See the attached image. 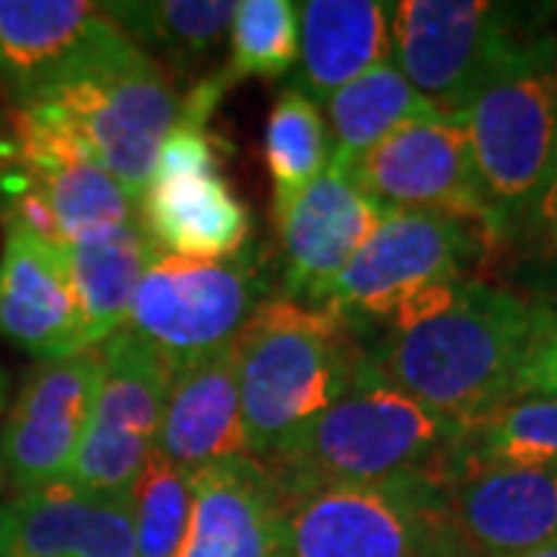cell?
<instances>
[{
	"mask_svg": "<svg viewBox=\"0 0 557 557\" xmlns=\"http://www.w3.org/2000/svg\"><path fill=\"white\" fill-rule=\"evenodd\" d=\"M533 325L523 292L458 278L397 307L366 335V357L403 394L468 428L515 403Z\"/></svg>",
	"mask_w": 557,
	"mask_h": 557,
	"instance_id": "obj_1",
	"label": "cell"
},
{
	"mask_svg": "<svg viewBox=\"0 0 557 557\" xmlns=\"http://www.w3.org/2000/svg\"><path fill=\"white\" fill-rule=\"evenodd\" d=\"M13 106L75 139L137 201L180 119L177 90L164 65L115 22L62 75L16 97Z\"/></svg>",
	"mask_w": 557,
	"mask_h": 557,
	"instance_id": "obj_2",
	"label": "cell"
},
{
	"mask_svg": "<svg viewBox=\"0 0 557 557\" xmlns=\"http://www.w3.org/2000/svg\"><path fill=\"white\" fill-rule=\"evenodd\" d=\"M461 431L458 421L437 416L381 379L366 357L357 381L329 412L258 461L270 471L282 502H292L341 483H381L409 474L446 478V458Z\"/></svg>",
	"mask_w": 557,
	"mask_h": 557,
	"instance_id": "obj_3",
	"label": "cell"
},
{
	"mask_svg": "<svg viewBox=\"0 0 557 557\" xmlns=\"http://www.w3.org/2000/svg\"><path fill=\"white\" fill-rule=\"evenodd\" d=\"M242 424L251 458H267L338 403L366 366V335L329 307L276 295L233 341Z\"/></svg>",
	"mask_w": 557,
	"mask_h": 557,
	"instance_id": "obj_4",
	"label": "cell"
},
{
	"mask_svg": "<svg viewBox=\"0 0 557 557\" xmlns=\"http://www.w3.org/2000/svg\"><path fill=\"white\" fill-rule=\"evenodd\" d=\"M552 7L403 0L391 16L394 65L440 115L458 119L468 102L508 72L552 60Z\"/></svg>",
	"mask_w": 557,
	"mask_h": 557,
	"instance_id": "obj_5",
	"label": "cell"
},
{
	"mask_svg": "<svg viewBox=\"0 0 557 557\" xmlns=\"http://www.w3.org/2000/svg\"><path fill=\"white\" fill-rule=\"evenodd\" d=\"M502 255L557 174V75L533 60L490 84L458 115Z\"/></svg>",
	"mask_w": 557,
	"mask_h": 557,
	"instance_id": "obj_6",
	"label": "cell"
},
{
	"mask_svg": "<svg viewBox=\"0 0 557 557\" xmlns=\"http://www.w3.org/2000/svg\"><path fill=\"white\" fill-rule=\"evenodd\" d=\"M270 298H276L273 273L258 245L226 260L159 251L139 278L127 329L180 372L230 347Z\"/></svg>",
	"mask_w": 557,
	"mask_h": 557,
	"instance_id": "obj_7",
	"label": "cell"
},
{
	"mask_svg": "<svg viewBox=\"0 0 557 557\" xmlns=\"http://www.w3.org/2000/svg\"><path fill=\"white\" fill-rule=\"evenodd\" d=\"M493 258L496 242L480 223L437 211H384L322 307L369 335L409 298L471 278V270Z\"/></svg>",
	"mask_w": 557,
	"mask_h": 557,
	"instance_id": "obj_8",
	"label": "cell"
},
{
	"mask_svg": "<svg viewBox=\"0 0 557 557\" xmlns=\"http://www.w3.org/2000/svg\"><path fill=\"white\" fill-rule=\"evenodd\" d=\"M443 474L322 486L285 502L288 557H434Z\"/></svg>",
	"mask_w": 557,
	"mask_h": 557,
	"instance_id": "obj_9",
	"label": "cell"
},
{
	"mask_svg": "<svg viewBox=\"0 0 557 557\" xmlns=\"http://www.w3.org/2000/svg\"><path fill=\"white\" fill-rule=\"evenodd\" d=\"M97 350L100 381L65 483L97 496H127L146 461L156 456L177 369L127 325L97 344Z\"/></svg>",
	"mask_w": 557,
	"mask_h": 557,
	"instance_id": "obj_10",
	"label": "cell"
},
{
	"mask_svg": "<svg viewBox=\"0 0 557 557\" xmlns=\"http://www.w3.org/2000/svg\"><path fill=\"white\" fill-rule=\"evenodd\" d=\"M139 223L164 255L226 260L251 245V211L220 171L208 121L180 112L143 193Z\"/></svg>",
	"mask_w": 557,
	"mask_h": 557,
	"instance_id": "obj_11",
	"label": "cell"
},
{
	"mask_svg": "<svg viewBox=\"0 0 557 557\" xmlns=\"http://www.w3.org/2000/svg\"><path fill=\"white\" fill-rule=\"evenodd\" d=\"M347 177L384 211H437L480 223L502 255L496 226L480 196L471 146L453 115L434 112L403 124L369 149Z\"/></svg>",
	"mask_w": 557,
	"mask_h": 557,
	"instance_id": "obj_12",
	"label": "cell"
},
{
	"mask_svg": "<svg viewBox=\"0 0 557 557\" xmlns=\"http://www.w3.org/2000/svg\"><path fill=\"white\" fill-rule=\"evenodd\" d=\"M100 381V350L47 359L25 379L0 431V498L62 483Z\"/></svg>",
	"mask_w": 557,
	"mask_h": 557,
	"instance_id": "obj_13",
	"label": "cell"
},
{
	"mask_svg": "<svg viewBox=\"0 0 557 557\" xmlns=\"http://www.w3.org/2000/svg\"><path fill=\"white\" fill-rule=\"evenodd\" d=\"M557 539V465L443 483L434 557H520Z\"/></svg>",
	"mask_w": 557,
	"mask_h": 557,
	"instance_id": "obj_14",
	"label": "cell"
},
{
	"mask_svg": "<svg viewBox=\"0 0 557 557\" xmlns=\"http://www.w3.org/2000/svg\"><path fill=\"white\" fill-rule=\"evenodd\" d=\"M384 208L362 196L347 174L325 171L276 223L282 298L322 307L347 263L375 233Z\"/></svg>",
	"mask_w": 557,
	"mask_h": 557,
	"instance_id": "obj_15",
	"label": "cell"
},
{
	"mask_svg": "<svg viewBox=\"0 0 557 557\" xmlns=\"http://www.w3.org/2000/svg\"><path fill=\"white\" fill-rule=\"evenodd\" d=\"M0 335L40 362L87 350L65 245L3 223Z\"/></svg>",
	"mask_w": 557,
	"mask_h": 557,
	"instance_id": "obj_16",
	"label": "cell"
},
{
	"mask_svg": "<svg viewBox=\"0 0 557 557\" xmlns=\"http://www.w3.org/2000/svg\"><path fill=\"white\" fill-rule=\"evenodd\" d=\"M0 557H137L131 502L65 480L0 498Z\"/></svg>",
	"mask_w": 557,
	"mask_h": 557,
	"instance_id": "obj_17",
	"label": "cell"
},
{
	"mask_svg": "<svg viewBox=\"0 0 557 557\" xmlns=\"http://www.w3.org/2000/svg\"><path fill=\"white\" fill-rule=\"evenodd\" d=\"M193 486V527L180 557H288L285 502L263 461H218Z\"/></svg>",
	"mask_w": 557,
	"mask_h": 557,
	"instance_id": "obj_18",
	"label": "cell"
},
{
	"mask_svg": "<svg viewBox=\"0 0 557 557\" xmlns=\"http://www.w3.org/2000/svg\"><path fill=\"white\" fill-rule=\"evenodd\" d=\"M156 453L189 474H199L218 461L251 456L242 424L239 372L233 344L174 375Z\"/></svg>",
	"mask_w": 557,
	"mask_h": 557,
	"instance_id": "obj_19",
	"label": "cell"
},
{
	"mask_svg": "<svg viewBox=\"0 0 557 557\" xmlns=\"http://www.w3.org/2000/svg\"><path fill=\"white\" fill-rule=\"evenodd\" d=\"M394 3L307 0L298 7L300 57L295 90L329 102L341 87L394 60Z\"/></svg>",
	"mask_w": 557,
	"mask_h": 557,
	"instance_id": "obj_20",
	"label": "cell"
},
{
	"mask_svg": "<svg viewBox=\"0 0 557 557\" xmlns=\"http://www.w3.org/2000/svg\"><path fill=\"white\" fill-rule=\"evenodd\" d=\"M109 22L87 0H0V60L13 100L62 75Z\"/></svg>",
	"mask_w": 557,
	"mask_h": 557,
	"instance_id": "obj_21",
	"label": "cell"
},
{
	"mask_svg": "<svg viewBox=\"0 0 557 557\" xmlns=\"http://www.w3.org/2000/svg\"><path fill=\"white\" fill-rule=\"evenodd\" d=\"M65 255L78 292L84 344L90 350L127 325L139 278L159 248L143 223H131L100 239L65 245Z\"/></svg>",
	"mask_w": 557,
	"mask_h": 557,
	"instance_id": "obj_22",
	"label": "cell"
},
{
	"mask_svg": "<svg viewBox=\"0 0 557 557\" xmlns=\"http://www.w3.org/2000/svg\"><path fill=\"white\" fill-rule=\"evenodd\" d=\"M329 127H332V159L329 168L347 174L369 149H375L381 139H387L397 127L409 121L434 115L437 109L424 97H418L416 87L403 78L394 60L381 62L362 78L341 87L332 100L325 102Z\"/></svg>",
	"mask_w": 557,
	"mask_h": 557,
	"instance_id": "obj_23",
	"label": "cell"
},
{
	"mask_svg": "<svg viewBox=\"0 0 557 557\" xmlns=\"http://www.w3.org/2000/svg\"><path fill=\"white\" fill-rule=\"evenodd\" d=\"M533 465H557L555 397L518 399L478 424H468L446 458V483Z\"/></svg>",
	"mask_w": 557,
	"mask_h": 557,
	"instance_id": "obj_24",
	"label": "cell"
},
{
	"mask_svg": "<svg viewBox=\"0 0 557 557\" xmlns=\"http://www.w3.org/2000/svg\"><path fill=\"white\" fill-rule=\"evenodd\" d=\"M102 13L119 25L127 38L171 62L180 75L208 57L230 32L236 7L233 0H127L100 3Z\"/></svg>",
	"mask_w": 557,
	"mask_h": 557,
	"instance_id": "obj_25",
	"label": "cell"
},
{
	"mask_svg": "<svg viewBox=\"0 0 557 557\" xmlns=\"http://www.w3.org/2000/svg\"><path fill=\"white\" fill-rule=\"evenodd\" d=\"M267 164L273 177V220L329 171L332 143L319 106L295 87L282 90L267 119Z\"/></svg>",
	"mask_w": 557,
	"mask_h": 557,
	"instance_id": "obj_26",
	"label": "cell"
},
{
	"mask_svg": "<svg viewBox=\"0 0 557 557\" xmlns=\"http://www.w3.org/2000/svg\"><path fill=\"white\" fill-rule=\"evenodd\" d=\"M193 478L196 474L180 471L159 453L146 461L143 474L127 493L137 557H180L193 527Z\"/></svg>",
	"mask_w": 557,
	"mask_h": 557,
	"instance_id": "obj_27",
	"label": "cell"
},
{
	"mask_svg": "<svg viewBox=\"0 0 557 557\" xmlns=\"http://www.w3.org/2000/svg\"><path fill=\"white\" fill-rule=\"evenodd\" d=\"M233 81L278 78L300 57L298 3L292 0H242L230 25Z\"/></svg>",
	"mask_w": 557,
	"mask_h": 557,
	"instance_id": "obj_28",
	"label": "cell"
},
{
	"mask_svg": "<svg viewBox=\"0 0 557 557\" xmlns=\"http://www.w3.org/2000/svg\"><path fill=\"white\" fill-rule=\"evenodd\" d=\"M505 258H511L530 300L557 298V174L508 242Z\"/></svg>",
	"mask_w": 557,
	"mask_h": 557,
	"instance_id": "obj_29",
	"label": "cell"
},
{
	"mask_svg": "<svg viewBox=\"0 0 557 557\" xmlns=\"http://www.w3.org/2000/svg\"><path fill=\"white\" fill-rule=\"evenodd\" d=\"M536 307V325H533V344L527 362L520 369L515 403L533 397L557 399V298L533 300Z\"/></svg>",
	"mask_w": 557,
	"mask_h": 557,
	"instance_id": "obj_30",
	"label": "cell"
},
{
	"mask_svg": "<svg viewBox=\"0 0 557 557\" xmlns=\"http://www.w3.org/2000/svg\"><path fill=\"white\" fill-rule=\"evenodd\" d=\"M548 40H552V72L557 75V3L552 7V25H548Z\"/></svg>",
	"mask_w": 557,
	"mask_h": 557,
	"instance_id": "obj_31",
	"label": "cell"
},
{
	"mask_svg": "<svg viewBox=\"0 0 557 557\" xmlns=\"http://www.w3.org/2000/svg\"><path fill=\"white\" fill-rule=\"evenodd\" d=\"M520 557H557V539L548 542V545H542V548H536V552H527V555Z\"/></svg>",
	"mask_w": 557,
	"mask_h": 557,
	"instance_id": "obj_32",
	"label": "cell"
},
{
	"mask_svg": "<svg viewBox=\"0 0 557 557\" xmlns=\"http://www.w3.org/2000/svg\"><path fill=\"white\" fill-rule=\"evenodd\" d=\"M3 406H7V379L0 372V412H3Z\"/></svg>",
	"mask_w": 557,
	"mask_h": 557,
	"instance_id": "obj_33",
	"label": "cell"
},
{
	"mask_svg": "<svg viewBox=\"0 0 557 557\" xmlns=\"http://www.w3.org/2000/svg\"><path fill=\"white\" fill-rule=\"evenodd\" d=\"M0 78H3V60H0Z\"/></svg>",
	"mask_w": 557,
	"mask_h": 557,
	"instance_id": "obj_34",
	"label": "cell"
}]
</instances>
